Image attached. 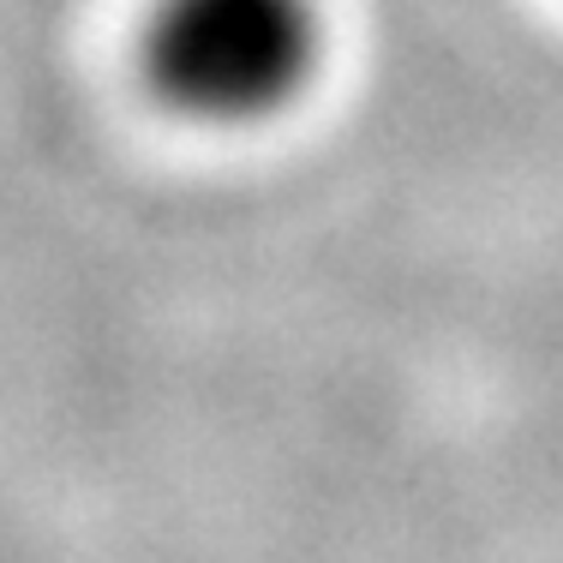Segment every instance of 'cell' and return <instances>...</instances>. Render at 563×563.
<instances>
[{"mask_svg": "<svg viewBox=\"0 0 563 563\" xmlns=\"http://www.w3.org/2000/svg\"><path fill=\"white\" fill-rule=\"evenodd\" d=\"M151 97L192 126L288 114L324 66L318 0H151L139 31Z\"/></svg>", "mask_w": 563, "mask_h": 563, "instance_id": "1", "label": "cell"}]
</instances>
